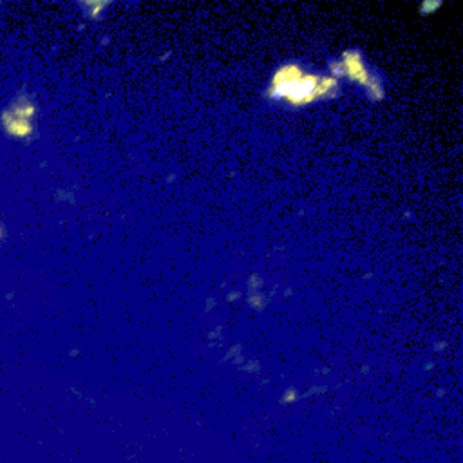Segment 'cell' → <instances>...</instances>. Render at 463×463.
I'll return each mask as SVG.
<instances>
[{
    "mask_svg": "<svg viewBox=\"0 0 463 463\" xmlns=\"http://www.w3.org/2000/svg\"><path fill=\"white\" fill-rule=\"evenodd\" d=\"M335 85L336 81L333 78L307 74L297 65H286L275 72L269 94L273 98H282L291 105H304L326 96L335 89Z\"/></svg>",
    "mask_w": 463,
    "mask_h": 463,
    "instance_id": "cell-1",
    "label": "cell"
}]
</instances>
